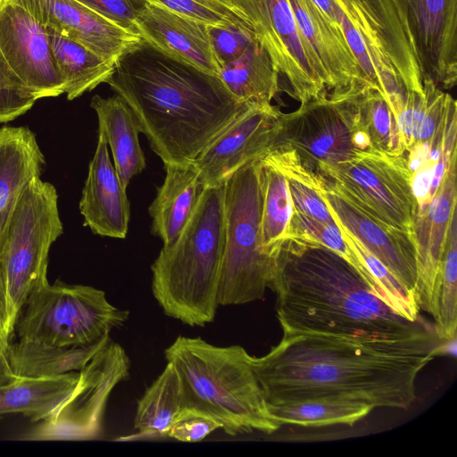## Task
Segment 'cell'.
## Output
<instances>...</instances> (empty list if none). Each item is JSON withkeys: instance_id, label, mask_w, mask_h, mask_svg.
I'll use <instances>...</instances> for the list:
<instances>
[{"instance_id": "1", "label": "cell", "mask_w": 457, "mask_h": 457, "mask_svg": "<svg viewBox=\"0 0 457 457\" xmlns=\"http://www.w3.org/2000/svg\"><path fill=\"white\" fill-rule=\"evenodd\" d=\"M280 341L253 367L268 404L311 398L408 409L419 373L444 341L389 343L282 329Z\"/></svg>"}, {"instance_id": "2", "label": "cell", "mask_w": 457, "mask_h": 457, "mask_svg": "<svg viewBox=\"0 0 457 457\" xmlns=\"http://www.w3.org/2000/svg\"><path fill=\"white\" fill-rule=\"evenodd\" d=\"M269 288L282 329L389 343L443 341L425 319L395 313L341 255L300 236L273 253Z\"/></svg>"}, {"instance_id": "3", "label": "cell", "mask_w": 457, "mask_h": 457, "mask_svg": "<svg viewBox=\"0 0 457 457\" xmlns=\"http://www.w3.org/2000/svg\"><path fill=\"white\" fill-rule=\"evenodd\" d=\"M107 84L130 107L163 164L193 163L254 105L237 100L219 76L142 38L120 57Z\"/></svg>"}, {"instance_id": "4", "label": "cell", "mask_w": 457, "mask_h": 457, "mask_svg": "<svg viewBox=\"0 0 457 457\" xmlns=\"http://www.w3.org/2000/svg\"><path fill=\"white\" fill-rule=\"evenodd\" d=\"M224 183L205 187L188 222L151 266L152 291L163 312L204 327L218 309L224 249Z\"/></svg>"}, {"instance_id": "5", "label": "cell", "mask_w": 457, "mask_h": 457, "mask_svg": "<svg viewBox=\"0 0 457 457\" xmlns=\"http://www.w3.org/2000/svg\"><path fill=\"white\" fill-rule=\"evenodd\" d=\"M164 355L179 372L192 411L219 422L226 434H272L280 428L254 373L253 356L243 346L179 336Z\"/></svg>"}, {"instance_id": "6", "label": "cell", "mask_w": 457, "mask_h": 457, "mask_svg": "<svg viewBox=\"0 0 457 457\" xmlns=\"http://www.w3.org/2000/svg\"><path fill=\"white\" fill-rule=\"evenodd\" d=\"M259 159L237 170L224 182V249L218 301L237 305L262 299L269 288L273 257L261 236L262 189Z\"/></svg>"}, {"instance_id": "7", "label": "cell", "mask_w": 457, "mask_h": 457, "mask_svg": "<svg viewBox=\"0 0 457 457\" xmlns=\"http://www.w3.org/2000/svg\"><path fill=\"white\" fill-rule=\"evenodd\" d=\"M62 230L55 187L34 179L13 210L0 251V271L13 330L28 298L48 283V253Z\"/></svg>"}, {"instance_id": "8", "label": "cell", "mask_w": 457, "mask_h": 457, "mask_svg": "<svg viewBox=\"0 0 457 457\" xmlns=\"http://www.w3.org/2000/svg\"><path fill=\"white\" fill-rule=\"evenodd\" d=\"M129 314L113 306L103 290L56 280L28 298L14 329L20 339L30 342L54 346L84 345L123 326Z\"/></svg>"}, {"instance_id": "9", "label": "cell", "mask_w": 457, "mask_h": 457, "mask_svg": "<svg viewBox=\"0 0 457 457\" xmlns=\"http://www.w3.org/2000/svg\"><path fill=\"white\" fill-rule=\"evenodd\" d=\"M356 88L353 85L332 92L301 104L295 112L282 113L274 147L295 150L302 164L312 172L320 162H345L373 150L358 126Z\"/></svg>"}, {"instance_id": "10", "label": "cell", "mask_w": 457, "mask_h": 457, "mask_svg": "<svg viewBox=\"0 0 457 457\" xmlns=\"http://www.w3.org/2000/svg\"><path fill=\"white\" fill-rule=\"evenodd\" d=\"M313 173L375 219L415 234L418 204L403 155L370 150L348 162H320Z\"/></svg>"}, {"instance_id": "11", "label": "cell", "mask_w": 457, "mask_h": 457, "mask_svg": "<svg viewBox=\"0 0 457 457\" xmlns=\"http://www.w3.org/2000/svg\"><path fill=\"white\" fill-rule=\"evenodd\" d=\"M125 349L111 340L81 370L67 398L46 420L19 439L93 440L101 436L108 399L115 386L129 374Z\"/></svg>"}, {"instance_id": "12", "label": "cell", "mask_w": 457, "mask_h": 457, "mask_svg": "<svg viewBox=\"0 0 457 457\" xmlns=\"http://www.w3.org/2000/svg\"><path fill=\"white\" fill-rule=\"evenodd\" d=\"M277 71L304 104L327 94L324 71L302 37L287 0H234Z\"/></svg>"}, {"instance_id": "13", "label": "cell", "mask_w": 457, "mask_h": 457, "mask_svg": "<svg viewBox=\"0 0 457 457\" xmlns=\"http://www.w3.org/2000/svg\"><path fill=\"white\" fill-rule=\"evenodd\" d=\"M0 54L38 99L63 94L40 0H0Z\"/></svg>"}, {"instance_id": "14", "label": "cell", "mask_w": 457, "mask_h": 457, "mask_svg": "<svg viewBox=\"0 0 457 457\" xmlns=\"http://www.w3.org/2000/svg\"><path fill=\"white\" fill-rule=\"evenodd\" d=\"M423 81H457V0H391Z\"/></svg>"}, {"instance_id": "15", "label": "cell", "mask_w": 457, "mask_h": 457, "mask_svg": "<svg viewBox=\"0 0 457 457\" xmlns=\"http://www.w3.org/2000/svg\"><path fill=\"white\" fill-rule=\"evenodd\" d=\"M317 190L335 221L378 259L416 301L418 266L415 234L375 219L314 173ZM418 305V304H417Z\"/></svg>"}, {"instance_id": "16", "label": "cell", "mask_w": 457, "mask_h": 457, "mask_svg": "<svg viewBox=\"0 0 457 457\" xmlns=\"http://www.w3.org/2000/svg\"><path fill=\"white\" fill-rule=\"evenodd\" d=\"M282 112L270 104L253 105L210 144L193 162L204 187L222 184L237 170L271 150Z\"/></svg>"}, {"instance_id": "17", "label": "cell", "mask_w": 457, "mask_h": 457, "mask_svg": "<svg viewBox=\"0 0 457 457\" xmlns=\"http://www.w3.org/2000/svg\"><path fill=\"white\" fill-rule=\"evenodd\" d=\"M456 190L454 155L426 211L415 220L418 252L416 303L420 311L428 313L439 280L451 220L456 211Z\"/></svg>"}, {"instance_id": "18", "label": "cell", "mask_w": 457, "mask_h": 457, "mask_svg": "<svg viewBox=\"0 0 457 457\" xmlns=\"http://www.w3.org/2000/svg\"><path fill=\"white\" fill-rule=\"evenodd\" d=\"M365 43L392 63L406 91L423 93L417 62L391 0H334Z\"/></svg>"}, {"instance_id": "19", "label": "cell", "mask_w": 457, "mask_h": 457, "mask_svg": "<svg viewBox=\"0 0 457 457\" xmlns=\"http://www.w3.org/2000/svg\"><path fill=\"white\" fill-rule=\"evenodd\" d=\"M137 34L166 54L219 76L221 65L207 25L146 2L135 21Z\"/></svg>"}, {"instance_id": "20", "label": "cell", "mask_w": 457, "mask_h": 457, "mask_svg": "<svg viewBox=\"0 0 457 457\" xmlns=\"http://www.w3.org/2000/svg\"><path fill=\"white\" fill-rule=\"evenodd\" d=\"M79 211L84 217V225L94 234L126 237L129 203L111 162L108 145L101 135H98L96 149L88 166Z\"/></svg>"}, {"instance_id": "21", "label": "cell", "mask_w": 457, "mask_h": 457, "mask_svg": "<svg viewBox=\"0 0 457 457\" xmlns=\"http://www.w3.org/2000/svg\"><path fill=\"white\" fill-rule=\"evenodd\" d=\"M287 1L302 37L321 65L327 88L335 92L355 84L367 86L339 26L314 0Z\"/></svg>"}, {"instance_id": "22", "label": "cell", "mask_w": 457, "mask_h": 457, "mask_svg": "<svg viewBox=\"0 0 457 457\" xmlns=\"http://www.w3.org/2000/svg\"><path fill=\"white\" fill-rule=\"evenodd\" d=\"M46 25L83 45L107 62L120 57L141 40L76 0H40Z\"/></svg>"}, {"instance_id": "23", "label": "cell", "mask_w": 457, "mask_h": 457, "mask_svg": "<svg viewBox=\"0 0 457 457\" xmlns=\"http://www.w3.org/2000/svg\"><path fill=\"white\" fill-rule=\"evenodd\" d=\"M44 165V154L29 129H0V251L15 206Z\"/></svg>"}, {"instance_id": "24", "label": "cell", "mask_w": 457, "mask_h": 457, "mask_svg": "<svg viewBox=\"0 0 457 457\" xmlns=\"http://www.w3.org/2000/svg\"><path fill=\"white\" fill-rule=\"evenodd\" d=\"M162 185L148 211L152 217V233L163 245L173 243L194 213L204 186L194 163L164 164Z\"/></svg>"}, {"instance_id": "25", "label": "cell", "mask_w": 457, "mask_h": 457, "mask_svg": "<svg viewBox=\"0 0 457 457\" xmlns=\"http://www.w3.org/2000/svg\"><path fill=\"white\" fill-rule=\"evenodd\" d=\"M90 106L98 118V135L111 147L113 166L121 187L126 190L131 179L145 168L137 119L127 103L116 94L107 98L96 95Z\"/></svg>"}, {"instance_id": "26", "label": "cell", "mask_w": 457, "mask_h": 457, "mask_svg": "<svg viewBox=\"0 0 457 457\" xmlns=\"http://www.w3.org/2000/svg\"><path fill=\"white\" fill-rule=\"evenodd\" d=\"M192 414L195 413L190 407L182 378L177 368L167 361L137 402L134 428L140 436H165L174 423Z\"/></svg>"}, {"instance_id": "27", "label": "cell", "mask_w": 457, "mask_h": 457, "mask_svg": "<svg viewBox=\"0 0 457 457\" xmlns=\"http://www.w3.org/2000/svg\"><path fill=\"white\" fill-rule=\"evenodd\" d=\"M79 375L76 370L50 377H18L0 386V416L21 413L32 422L46 420L72 391Z\"/></svg>"}, {"instance_id": "28", "label": "cell", "mask_w": 457, "mask_h": 457, "mask_svg": "<svg viewBox=\"0 0 457 457\" xmlns=\"http://www.w3.org/2000/svg\"><path fill=\"white\" fill-rule=\"evenodd\" d=\"M111 340L106 335L88 345L54 346L20 339L7 353L17 377H50L81 370Z\"/></svg>"}, {"instance_id": "29", "label": "cell", "mask_w": 457, "mask_h": 457, "mask_svg": "<svg viewBox=\"0 0 457 457\" xmlns=\"http://www.w3.org/2000/svg\"><path fill=\"white\" fill-rule=\"evenodd\" d=\"M46 27L52 54L68 100H73L108 82L115 65L57 29Z\"/></svg>"}, {"instance_id": "30", "label": "cell", "mask_w": 457, "mask_h": 457, "mask_svg": "<svg viewBox=\"0 0 457 457\" xmlns=\"http://www.w3.org/2000/svg\"><path fill=\"white\" fill-rule=\"evenodd\" d=\"M278 71L256 40L237 60L222 66L220 78L240 102L270 104L278 91Z\"/></svg>"}, {"instance_id": "31", "label": "cell", "mask_w": 457, "mask_h": 457, "mask_svg": "<svg viewBox=\"0 0 457 457\" xmlns=\"http://www.w3.org/2000/svg\"><path fill=\"white\" fill-rule=\"evenodd\" d=\"M259 175L262 244L264 251L272 256L287 237L293 204L286 177L264 157L259 159Z\"/></svg>"}, {"instance_id": "32", "label": "cell", "mask_w": 457, "mask_h": 457, "mask_svg": "<svg viewBox=\"0 0 457 457\" xmlns=\"http://www.w3.org/2000/svg\"><path fill=\"white\" fill-rule=\"evenodd\" d=\"M268 407L280 426L303 427L353 426L373 410L364 403L332 398H311L268 404Z\"/></svg>"}, {"instance_id": "33", "label": "cell", "mask_w": 457, "mask_h": 457, "mask_svg": "<svg viewBox=\"0 0 457 457\" xmlns=\"http://www.w3.org/2000/svg\"><path fill=\"white\" fill-rule=\"evenodd\" d=\"M262 157L272 162L286 177L295 210L320 222L336 223L317 190L315 174L302 164L295 150L277 146Z\"/></svg>"}, {"instance_id": "34", "label": "cell", "mask_w": 457, "mask_h": 457, "mask_svg": "<svg viewBox=\"0 0 457 457\" xmlns=\"http://www.w3.org/2000/svg\"><path fill=\"white\" fill-rule=\"evenodd\" d=\"M358 125L373 150L393 156L405 153L397 120L381 94L365 85L356 92Z\"/></svg>"}, {"instance_id": "35", "label": "cell", "mask_w": 457, "mask_h": 457, "mask_svg": "<svg viewBox=\"0 0 457 457\" xmlns=\"http://www.w3.org/2000/svg\"><path fill=\"white\" fill-rule=\"evenodd\" d=\"M435 332L445 342L454 340L457 329V213L453 214L438 284L430 313Z\"/></svg>"}, {"instance_id": "36", "label": "cell", "mask_w": 457, "mask_h": 457, "mask_svg": "<svg viewBox=\"0 0 457 457\" xmlns=\"http://www.w3.org/2000/svg\"><path fill=\"white\" fill-rule=\"evenodd\" d=\"M337 223V222H336ZM350 248L359 256L373 278L380 299L395 313L412 321L424 319L414 298L388 269L342 225L337 223Z\"/></svg>"}, {"instance_id": "37", "label": "cell", "mask_w": 457, "mask_h": 457, "mask_svg": "<svg viewBox=\"0 0 457 457\" xmlns=\"http://www.w3.org/2000/svg\"><path fill=\"white\" fill-rule=\"evenodd\" d=\"M287 236H300L308 238L341 255L361 275L380 299L378 289L373 278L359 256L344 239L337 223L318 221L293 208Z\"/></svg>"}, {"instance_id": "38", "label": "cell", "mask_w": 457, "mask_h": 457, "mask_svg": "<svg viewBox=\"0 0 457 457\" xmlns=\"http://www.w3.org/2000/svg\"><path fill=\"white\" fill-rule=\"evenodd\" d=\"M207 26H244L248 20L234 0H145Z\"/></svg>"}, {"instance_id": "39", "label": "cell", "mask_w": 457, "mask_h": 457, "mask_svg": "<svg viewBox=\"0 0 457 457\" xmlns=\"http://www.w3.org/2000/svg\"><path fill=\"white\" fill-rule=\"evenodd\" d=\"M38 98L13 74L0 54V123L29 111Z\"/></svg>"}, {"instance_id": "40", "label": "cell", "mask_w": 457, "mask_h": 457, "mask_svg": "<svg viewBox=\"0 0 457 457\" xmlns=\"http://www.w3.org/2000/svg\"><path fill=\"white\" fill-rule=\"evenodd\" d=\"M207 29L221 68L238 59L255 40L253 30L244 26H207Z\"/></svg>"}, {"instance_id": "41", "label": "cell", "mask_w": 457, "mask_h": 457, "mask_svg": "<svg viewBox=\"0 0 457 457\" xmlns=\"http://www.w3.org/2000/svg\"><path fill=\"white\" fill-rule=\"evenodd\" d=\"M123 29L138 35L135 21L145 0H76ZM139 36V35H138ZM140 37V36H139Z\"/></svg>"}, {"instance_id": "42", "label": "cell", "mask_w": 457, "mask_h": 457, "mask_svg": "<svg viewBox=\"0 0 457 457\" xmlns=\"http://www.w3.org/2000/svg\"><path fill=\"white\" fill-rule=\"evenodd\" d=\"M218 428H220V424L213 419L193 414L174 423L165 436L180 442L195 443L202 441Z\"/></svg>"}, {"instance_id": "43", "label": "cell", "mask_w": 457, "mask_h": 457, "mask_svg": "<svg viewBox=\"0 0 457 457\" xmlns=\"http://www.w3.org/2000/svg\"><path fill=\"white\" fill-rule=\"evenodd\" d=\"M10 323L9 307L4 279L0 271V335L10 340L13 332Z\"/></svg>"}, {"instance_id": "44", "label": "cell", "mask_w": 457, "mask_h": 457, "mask_svg": "<svg viewBox=\"0 0 457 457\" xmlns=\"http://www.w3.org/2000/svg\"><path fill=\"white\" fill-rule=\"evenodd\" d=\"M10 340L0 335V386L12 382L18 377L13 373L9 358H8V345Z\"/></svg>"}, {"instance_id": "45", "label": "cell", "mask_w": 457, "mask_h": 457, "mask_svg": "<svg viewBox=\"0 0 457 457\" xmlns=\"http://www.w3.org/2000/svg\"><path fill=\"white\" fill-rule=\"evenodd\" d=\"M0 419H1V416H0Z\"/></svg>"}]
</instances>
